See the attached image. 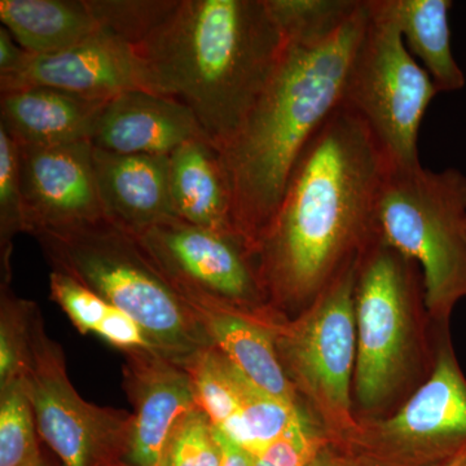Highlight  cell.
<instances>
[{
  "mask_svg": "<svg viewBox=\"0 0 466 466\" xmlns=\"http://www.w3.org/2000/svg\"><path fill=\"white\" fill-rule=\"evenodd\" d=\"M389 167L375 137L345 106L325 122L294 167L257 254L275 311H305L376 240Z\"/></svg>",
  "mask_w": 466,
  "mask_h": 466,
  "instance_id": "1",
  "label": "cell"
},
{
  "mask_svg": "<svg viewBox=\"0 0 466 466\" xmlns=\"http://www.w3.org/2000/svg\"><path fill=\"white\" fill-rule=\"evenodd\" d=\"M368 0L337 32L287 41L283 57L231 142L220 150L233 226L258 254L294 167L342 106L352 61L366 30Z\"/></svg>",
  "mask_w": 466,
  "mask_h": 466,
  "instance_id": "2",
  "label": "cell"
},
{
  "mask_svg": "<svg viewBox=\"0 0 466 466\" xmlns=\"http://www.w3.org/2000/svg\"><path fill=\"white\" fill-rule=\"evenodd\" d=\"M285 46L267 0H177L135 50L153 94L180 101L222 150L265 91Z\"/></svg>",
  "mask_w": 466,
  "mask_h": 466,
  "instance_id": "3",
  "label": "cell"
},
{
  "mask_svg": "<svg viewBox=\"0 0 466 466\" xmlns=\"http://www.w3.org/2000/svg\"><path fill=\"white\" fill-rule=\"evenodd\" d=\"M355 324V417L358 421L383 419L433 373L443 328L433 323L426 309L419 265L379 238L358 260Z\"/></svg>",
  "mask_w": 466,
  "mask_h": 466,
  "instance_id": "4",
  "label": "cell"
},
{
  "mask_svg": "<svg viewBox=\"0 0 466 466\" xmlns=\"http://www.w3.org/2000/svg\"><path fill=\"white\" fill-rule=\"evenodd\" d=\"M32 236L54 271L70 276L133 319L159 354L186 368L213 348L198 312L133 233L103 218Z\"/></svg>",
  "mask_w": 466,
  "mask_h": 466,
  "instance_id": "5",
  "label": "cell"
},
{
  "mask_svg": "<svg viewBox=\"0 0 466 466\" xmlns=\"http://www.w3.org/2000/svg\"><path fill=\"white\" fill-rule=\"evenodd\" d=\"M465 219L462 171L390 164L377 198V238L419 265L426 309L440 328L466 299Z\"/></svg>",
  "mask_w": 466,
  "mask_h": 466,
  "instance_id": "6",
  "label": "cell"
},
{
  "mask_svg": "<svg viewBox=\"0 0 466 466\" xmlns=\"http://www.w3.org/2000/svg\"><path fill=\"white\" fill-rule=\"evenodd\" d=\"M358 260L305 311L296 318L280 315L268 325L281 366L300 403L336 449H341L358 426L352 406Z\"/></svg>",
  "mask_w": 466,
  "mask_h": 466,
  "instance_id": "7",
  "label": "cell"
},
{
  "mask_svg": "<svg viewBox=\"0 0 466 466\" xmlns=\"http://www.w3.org/2000/svg\"><path fill=\"white\" fill-rule=\"evenodd\" d=\"M368 8L342 106L363 121L392 167H416L421 164L422 121L440 91L408 50L381 0H368Z\"/></svg>",
  "mask_w": 466,
  "mask_h": 466,
  "instance_id": "8",
  "label": "cell"
},
{
  "mask_svg": "<svg viewBox=\"0 0 466 466\" xmlns=\"http://www.w3.org/2000/svg\"><path fill=\"white\" fill-rule=\"evenodd\" d=\"M464 449L466 377L443 328L431 376L390 416L358 421L337 450L363 466H434Z\"/></svg>",
  "mask_w": 466,
  "mask_h": 466,
  "instance_id": "9",
  "label": "cell"
},
{
  "mask_svg": "<svg viewBox=\"0 0 466 466\" xmlns=\"http://www.w3.org/2000/svg\"><path fill=\"white\" fill-rule=\"evenodd\" d=\"M39 437L60 466H116L126 461L133 415L88 403L67 376L58 343L46 332L38 305L30 317L23 373Z\"/></svg>",
  "mask_w": 466,
  "mask_h": 466,
  "instance_id": "10",
  "label": "cell"
},
{
  "mask_svg": "<svg viewBox=\"0 0 466 466\" xmlns=\"http://www.w3.org/2000/svg\"><path fill=\"white\" fill-rule=\"evenodd\" d=\"M170 283L191 306L272 311L258 259L240 236L170 219L137 236Z\"/></svg>",
  "mask_w": 466,
  "mask_h": 466,
  "instance_id": "11",
  "label": "cell"
},
{
  "mask_svg": "<svg viewBox=\"0 0 466 466\" xmlns=\"http://www.w3.org/2000/svg\"><path fill=\"white\" fill-rule=\"evenodd\" d=\"M18 167L29 235L106 218L90 142L18 146Z\"/></svg>",
  "mask_w": 466,
  "mask_h": 466,
  "instance_id": "12",
  "label": "cell"
},
{
  "mask_svg": "<svg viewBox=\"0 0 466 466\" xmlns=\"http://www.w3.org/2000/svg\"><path fill=\"white\" fill-rule=\"evenodd\" d=\"M51 87L88 99L108 100L126 91L152 92L142 58L133 46L99 30L54 55H30L16 75L0 78V92Z\"/></svg>",
  "mask_w": 466,
  "mask_h": 466,
  "instance_id": "13",
  "label": "cell"
},
{
  "mask_svg": "<svg viewBox=\"0 0 466 466\" xmlns=\"http://www.w3.org/2000/svg\"><path fill=\"white\" fill-rule=\"evenodd\" d=\"M124 388L133 404L126 462L159 466L168 437L198 410L191 375L155 350L125 354Z\"/></svg>",
  "mask_w": 466,
  "mask_h": 466,
  "instance_id": "14",
  "label": "cell"
},
{
  "mask_svg": "<svg viewBox=\"0 0 466 466\" xmlns=\"http://www.w3.org/2000/svg\"><path fill=\"white\" fill-rule=\"evenodd\" d=\"M198 137H207L195 115L180 101L148 91H126L101 106L90 143L118 155L170 156Z\"/></svg>",
  "mask_w": 466,
  "mask_h": 466,
  "instance_id": "15",
  "label": "cell"
},
{
  "mask_svg": "<svg viewBox=\"0 0 466 466\" xmlns=\"http://www.w3.org/2000/svg\"><path fill=\"white\" fill-rule=\"evenodd\" d=\"M94 171L106 219L137 236L175 219L168 156L118 155L94 148Z\"/></svg>",
  "mask_w": 466,
  "mask_h": 466,
  "instance_id": "16",
  "label": "cell"
},
{
  "mask_svg": "<svg viewBox=\"0 0 466 466\" xmlns=\"http://www.w3.org/2000/svg\"><path fill=\"white\" fill-rule=\"evenodd\" d=\"M192 308L198 312L214 348L238 372L267 394L287 403L303 406L281 366L274 334L266 325L278 314L275 309L254 315L232 308Z\"/></svg>",
  "mask_w": 466,
  "mask_h": 466,
  "instance_id": "17",
  "label": "cell"
},
{
  "mask_svg": "<svg viewBox=\"0 0 466 466\" xmlns=\"http://www.w3.org/2000/svg\"><path fill=\"white\" fill-rule=\"evenodd\" d=\"M106 101L51 87L2 92L0 127L17 146L90 142L95 118Z\"/></svg>",
  "mask_w": 466,
  "mask_h": 466,
  "instance_id": "18",
  "label": "cell"
},
{
  "mask_svg": "<svg viewBox=\"0 0 466 466\" xmlns=\"http://www.w3.org/2000/svg\"><path fill=\"white\" fill-rule=\"evenodd\" d=\"M168 196L175 219L238 235L222 153L208 137L187 142L168 156Z\"/></svg>",
  "mask_w": 466,
  "mask_h": 466,
  "instance_id": "19",
  "label": "cell"
},
{
  "mask_svg": "<svg viewBox=\"0 0 466 466\" xmlns=\"http://www.w3.org/2000/svg\"><path fill=\"white\" fill-rule=\"evenodd\" d=\"M0 21L36 56L69 50L100 30L87 0H0Z\"/></svg>",
  "mask_w": 466,
  "mask_h": 466,
  "instance_id": "20",
  "label": "cell"
},
{
  "mask_svg": "<svg viewBox=\"0 0 466 466\" xmlns=\"http://www.w3.org/2000/svg\"><path fill=\"white\" fill-rule=\"evenodd\" d=\"M403 36L408 50L421 64L440 92L462 90L464 72L451 45L450 0H381Z\"/></svg>",
  "mask_w": 466,
  "mask_h": 466,
  "instance_id": "21",
  "label": "cell"
},
{
  "mask_svg": "<svg viewBox=\"0 0 466 466\" xmlns=\"http://www.w3.org/2000/svg\"><path fill=\"white\" fill-rule=\"evenodd\" d=\"M51 299L81 333H94L124 354L157 350L133 319L63 272L50 274ZM158 352V351H157Z\"/></svg>",
  "mask_w": 466,
  "mask_h": 466,
  "instance_id": "22",
  "label": "cell"
},
{
  "mask_svg": "<svg viewBox=\"0 0 466 466\" xmlns=\"http://www.w3.org/2000/svg\"><path fill=\"white\" fill-rule=\"evenodd\" d=\"M186 370L198 407L220 433L231 434L240 413L241 373L214 346L201 351Z\"/></svg>",
  "mask_w": 466,
  "mask_h": 466,
  "instance_id": "23",
  "label": "cell"
},
{
  "mask_svg": "<svg viewBox=\"0 0 466 466\" xmlns=\"http://www.w3.org/2000/svg\"><path fill=\"white\" fill-rule=\"evenodd\" d=\"M240 398L238 422L227 438L235 441L251 456L257 455L269 443L278 440L293 420L305 410L299 404L287 403L260 390L242 373Z\"/></svg>",
  "mask_w": 466,
  "mask_h": 466,
  "instance_id": "24",
  "label": "cell"
},
{
  "mask_svg": "<svg viewBox=\"0 0 466 466\" xmlns=\"http://www.w3.org/2000/svg\"><path fill=\"white\" fill-rule=\"evenodd\" d=\"M39 433L23 377L0 388V466H29L41 458Z\"/></svg>",
  "mask_w": 466,
  "mask_h": 466,
  "instance_id": "25",
  "label": "cell"
},
{
  "mask_svg": "<svg viewBox=\"0 0 466 466\" xmlns=\"http://www.w3.org/2000/svg\"><path fill=\"white\" fill-rule=\"evenodd\" d=\"M287 41H315L339 29L361 0H267Z\"/></svg>",
  "mask_w": 466,
  "mask_h": 466,
  "instance_id": "26",
  "label": "cell"
},
{
  "mask_svg": "<svg viewBox=\"0 0 466 466\" xmlns=\"http://www.w3.org/2000/svg\"><path fill=\"white\" fill-rule=\"evenodd\" d=\"M97 25L137 47L170 15L177 0H87Z\"/></svg>",
  "mask_w": 466,
  "mask_h": 466,
  "instance_id": "27",
  "label": "cell"
},
{
  "mask_svg": "<svg viewBox=\"0 0 466 466\" xmlns=\"http://www.w3.org/2000/svg\"><path fill=\"white\" fill-rule=\"evenodd\" d=\"M225 450L219 431L198 408L188 413L167 441L159 466H223Z\"/></svg>",
  "mask_w": 466,
  "mask_h": 466,
  "instance_id": "28",
  "label": "cell"
},
{
  "mask_svg": "<svg viewBox=\"0 0 466 466\" xmlns=\"http://www.w3.org/2000/svg\"><path fill=\"white\" fill-rule=\"evenodd\" d=\"M18 233H26L25 211L21 192L18 146L0 127V250L2 281L11 280L9 257L12 240Z\"/></svg>",
  "mask_w": 466,
  "mask_h": 466,
  "instance_id": "29",
  "label": "cell"
},
{
  "mask_svg": "<svg viewBox=\"0 0 466 466\" xmlns=\"http://www.w3.org/2000/svg\"><path fill=\"white\" fill-rule=\"evenodd\" d=\"M35 303L18 299L2 281L0 299V388L23 377Z\"/></svg>",
  "mask_w": 466,
  "mask_h": 466,
  "instance_id": "30",
  "label": "cell"
},
{
  "mask_svg": "<svg viewBox=\"0 0 466 466\" xmlns=\"http://www.w3.org/2000/svg\"><path fill=\"white\" fill-rule=\"evenodd\" d=\"M330 440L308 410H303L278 440L257 455L253 466H309Z\"/></svg>",
  "mask_w": 466,
  "mask_h": 466,
  "instance_id": "31",
  "label": "cell"
},
{
  "mask_svg": "<svg viewBox=\"0 0 466 466\" xmlns=\"http://www.w3.org/2000/svg\"><path fill=\"white\" fill-rule=\"evenodd\" d=\"M30 55L32 54L15 41L5 26H0V78L20 72L29 60Z\"/></svg>",
  "mask_w": 466,
  "mask_h": 466,
  "instance_id": "32",
  "label": "cell"
},
{
  "mask_svg": "<svg viewBox=\"0 0 466 466\" xmlns=\"http://www.w3.org/2000/svg\"><path fill=\"white\" fill-rule=\"evenodd\" d=\"M220 441H222L223 450H225L223 466H253L250 453H248L247 451L241 449L238 444L228 440L222 433H220Z\"/></svg>",
  "mask_w": 466,
  "mask_h": 466,
  "instance_id": "33",
  "label": "cell"
},
{
  "mask_svg": "<svg viewBox=\"0 0 466 466\" xmlns=\"http://www.w3.org/2000/svg\"><path fill=\"white\" fill-rule=\"evenodd\" d=\"M346 456L341 451L336 449L333 444L325 447L320 455L312 461L309 466H345Z\"/></svg>",
  "mask_w": 466,
  "mask_h": 466,
  "instance_id": "34",
  "label": "cell"
},
{
  "mask_svg": "<svg viewBox=\"0 0 466 466\" xmlns=\"http://www.w3.org/2000/svg\"><path fill=\"white\" fill-rule=\"evenodd\" d=\"M434 466H466V449Z\"/></svg>",
  "mask_w": 466,
  "mask_h": 466,
  "instance_id": "35",
  "label": "cell"
},
{
  "mask_svg": "<svg viewBox=\"0 0 466 466\" xmlns=\"http://www.w3.org/2000/svg\"><path fill=\"white\" fill-rule=\"evenodd\" d=\"M29 466H60V464H54L50 459L47 458L45 452H42L41 458L36 460L35 462H33L32 465Z\"/></svg>",
  "mask_w": 466,
  "mask_h": 466,
  "instance_id": "36",
  "label": "cell"
},
{
  "mask_svg": "<svg viewBox=\"0 0 466 466\" xmlns=\"http://www.w3.org/2000/svg\"><path fill=\"white\" fill-rule=\"evenodd\" d=\"M345 466H363L361 464H359V462L354 461V460H351L346 456V465Z\"/></svg>",
  "mask_w": 466,
  "mask_h": 466,
  "instance_id": "37",
  "label": "cell"
},
{
  "mask_svg": "<svg viewBox=\"0 0 466 466\" xmlns=\"http://www.w3.org/2000/svg\"><path fill=\"white\" fill-rule=\"evenodd\" d=\"M116 466H133V465L128 464V462L122 461V462H119V464H116Z\"/></svg>",
  "mask_w": 466,
  "mask_h": 466,
  "instance_id": "38",
  "label": "cell"
},
{
  "mask_svg": "<svg viewBox=\"0 0 466 466\" xmlns=\"http://www.w3.org/2000/svg\"><path fill=\"white\" fill-rule=\"evenodd\" d=\"M464 236H465V240H466V219H465V222H464Z\"/></svg>",
  "mask_w": 466,
  "mask_h": 466,
  "instance_id": "39",
  "label": "cell"
}]
</instances>
